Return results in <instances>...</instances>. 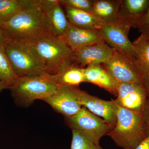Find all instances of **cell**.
<instances>
[{
  "instance_id": "6da1fadb",
  "label": "cell",
  "mask_w": 149,
  "mask_h": 149,
  "mask_svg": "<svg viewBox=\"0 0 149 149\" xmlns=\"http://www.w3.org/2000/svg\"><path fill=\"white\" fill-rule=\"evenodd\" d=\"M21 41L25 42L34 51L45 64L48 74H57L67 64L74 61L73 52L63 37L47 32Z\"/></svg>"
},
{
  "instance_id": "7a4b0ae2",
  "label": "cell",
  "mask_w": 149,
  "mask_h": 149,
  "mask_svg": "<svg viewBox=\"0 0 149 149\" xmlns=\"http://www.w3.org/2000/svg\"><path fill=\"white\" fill-rule=\"evenodd\" d=\"M108 136L123 149L135 148L148 137L142 113L117 104L116 123Z\"/></svg>"
},
{
  "instance_id": "3957f363",
  "label": "cell",
  "mask_w": 149,
  "mask_h": 149,
  "mask_svg": "<svg viewBox=\"0 0 149 149\" xmlns=\"http://www.w3.org/2000/svg\"><path fill=\"white\" fill-rule=\"evenodd\" d=\"M58 87L52 75L45 72L17 77L9 89L16 101L27 106L36 100L52 95Z\"/></svg>"
},
{
  "instance_id": "277c9868",
  "label": "cell",
  "mask_w": 149,
  "mask_h": 149,
  "mask_svg": "<svg viewBox=\"0 0 149 149\" xmlns=\"http://www.w3.org/2000/svg\"><path fill=\"white\" fill-rule=\"evenodd\" d=\"M0 27L12 39L16 40H27L49 32L38 0L34 5L19 12Z\"/></svg>"
},
{
  "instance_id": "5b68a950",
  "label": "cell",
  "mask_w": 149,
  "mask_h": 149,
  "mask_svg": "<svg viewBox=\"0 0 149 149\" xmlns=\"http://www.w3.org/2000/svg\"><path fill=\"white\" fill-rule=\"evenodd\" d=\"M4 50L17 77L47 72L43 62L25 42L12 39Z\"/></svg>"
},
{
  "instance_id": "8992f818",
  "label": "cell",
  "mask_w": 149,
  "mask_h": 149,
  "mask_svg": "<svg viewBox=\"0 0 149 149\" xmlns=\"http://www.w3.org/2000/svg\"><path fill=\"white\" fill-rule=\"evenodd\" d=\"M65 118L67 125L72 130L80 131L97 145H100L101 139L108 136L113 128L108 122L84 107L73 116Z\"/></svg>"
},
{
  "instance_id": "52a82bcc",
  "label": "cell",
  "mask_w": 149,
  "mask_h": 149,
  "mask_svg": "<svg viewBox=\"0 0 149 149\" xmlns=\"http://www.w3.org/2000/svg\"><path fill=\"white\" fill-rule=\"evenodd\" d=\"M116 83L144 84V74L137 59L116 51L107 62L102 65Z\"/></svg>"
},
{
  "instance_id": "ba28073f",
  "label": "cell",
  "mask_w": 149,
  "mask_h": 149,
  "mask_svg": "<svg viewBox=\"0 0 149 149\" xmlns=\"http://www.w3.org/2000/svg\"><path fill=\"white\" fill-rule=\"evenodd\" d=\"M130 27L120 21L104 24L101 31L104 41L118 52L137 59L133 43L128 38Z\"/></svg>"
},
{
  "instance_id": "9c48e42d",
  "label": "cell",
  "mask_w": 149,
  "mask_h": 149,
  "mask_svg": "<svg viewBox=\"0 0 149 149\" xmlns=\"http://www.w3.org/2000/svg\"><path fill=\"white\" fill-rule=\"evenodd\" d=\"M116 85V103L125 109L142 113L148 97L145 85L132 83Z\"/></svg>"
},
{
  "instance_id": "30bf717a",
  "label": "cell",
  "mask_w": 149,
  "mask_h": 149,
  "mask_svg": "<svg viewBox=\"0 0 149 149\" xmlns=\"http://www.w3.org/2000/svg\"><path fill=\"white\" fill-rule=\"evenodd\" d=\"M116 51L104 41L85 46L73 52V59L82 68L93 65H103L113 56Z\"/></svg>"
},
{
  "instance_id": "8fae6325",
  "label": "cell",
  "mask_w": 149,
  "mask_h": 149,
  "mask_svg": "<svg viewBox=\"0 0 149 149\" xmlns=\"http://www.w3.org/2000/svg\"><path fill=\"white\" fill-rule=\"evenodd\" d=\"M78 89V87L60 85L54 94L43 100L65 118L71 117L82 108L77 100Z\"/></svg>"
},
{
  "instance_id": "7c38bea8",
  "label": "cell",
  "mask_w": 149,
  "mask_h": 149,
  "mask_svg": "<svg viewBox=\"0 0 149 149\" xmlns=\"http://www.w3.org/2000/svg\"><path fill=\"white\" fill-rule=\"evenodd\" d=\"M77 99L81 106L88 109L93 114L102 117L112 125L113 128L116 120L117 104L114 100H105L90 95L78 88Z\"/></svg>"
},
{
  "instance_id": "4fadbf2b",
  "label": "cell",
  "mask_w": 149,
  "mask_h": 149,
  "mask_svg": "<svg viewBox=\"0 0 149 149\" xmlns=\"http://www.w3.org/2000/svg\"><path fill=\"white\" fill-rule=\"evenodd\" d=\"M44 13L47 29L53 35L63 37L70 22L58 0H38Z\"/></svg>"
},
{
  "instance_id": "5bb4252c",
  "label": "cell",
  "mask_w": 149,
  "mask_h": 149,
  "mask_svg": "<svg viewBox=\"0 0 149 149\" xmlns=\"http://www.w3.org/2000/svg\"><path fill=\"white\" fill-rule=\"evenodd\" d=\"M149 0H122L118 15V20L130 28H138L145 16Z\"/></svg>"
},
{
  "instance_id": "9a60e30c",
  "label": "cell",
  "mask_w": 149,
  "mask_h": 149,
  "mask_svg": "<svg viewBox=\"0 0 149 149\" xmlns=\"http://www.w3.org/2000/svg\"><path fill=\"white\" fill-rule=\"evenodd\" d=\"M63 37L72 52L85 46L104 41L101 30L82 29L70 23Z\"/></svg>"
},
{
  "instance_id": "2e32d148",
  "label": "cell",
  "mask_w": 149,
  "mask_h": 149,
  "mask_svg": "<svg viewBox=\"0 0 149 149\" xmlns=\"http://www.w3.org/2000/svg\"><path fill=\"white\" fill-rule=\"evenodd\" d=\"M85 82L92 83L116 96V83L102 65H93L83 68Z\"/></svg>"
},
{
  "instance_id": "e0dca14e",
  "label": "cell",
  "mask_w": 149,
  "mask_h": 149,
  "mask_svg": "<svg viewBox=\"0 0 149 149\" xmlns=\"http://www.w3.org/2000/svg\"><path fill=\"white\" fill-rule=\"evenodd\" d=\"M122 0H94L91 14L103 24L118 20Z\"/></svg>"
},
{
  "instance_id": "ac0fdd59",
  "label": "cell",
  "mask_w": 149,
  "mask_h": 149,
  "mask_svg": "<svg viewBox=\"0 0 149 149\" xmlns=\"http://www.w3.org/2000/svg\"><path fill=\"white\" fill-rule=\"evenodd\" d=\"M68 19L70 24L82 29L101 30L103 24L89 13L63 6Z\"/></svg>"
},
{
  "instance_id": "d6986e66",
  "label": "cell",
  "mask_w": 149,
  "mask_h": 149,
  "mask_svg": "<svg viewBox=\"0 0 149 149\" xmlns=\"http://www.w3.org/2000/svg\"><path fill=\"white\" fill-rule=\"evenodd\" d=\"M83 68L72 61L67 64L58 73L52 75L53 77L58 86L78 87L85 82Z\"/></svg>"
},
{
  "instance_id": "ffe728a7",
  "label": "cell",
  "mask_w": 149,
  "mask_h": 149,
  "mask_svg": "<svg viewBox=\"0 0 149 149\" xmlns=\"http://www.w3.org/2000/svg\"><path fill=\"white\" fill-rule=\"evenodd\" d=\"M36 0H0V25L24 9L34 5Z\"/></svg>"
},
{
  "instance_id": "44dd1931",
  "label": "cell",
  "mask_w": 149,
  "mask_h": 149,
  "mask_svg": "<svg viewBox=\"0 0 149 149\" xmlns=\"http://www.w3.org/2000/svg\"><path fill=\"white\" fill-rule=\"evenodd\" d=\"M133 44L137 54V60L144 76L149 74V38L141 33V36Z\"/></svg>"
},
{
  "instance_id": "7402d4cb",
  "label": "cell",
  "mask_w": 149,
  "mask_h": 149,
  "mask_svg": "<svg viewBox=\"0 0 149 149\" xmlns=\"http://www.w3.org/2000/svg\"><path fill=\"white\" fill-rule=\"evenodd\" d=\"M17 78L6 55L4 49L0 47V81L11 84Z\"/></svg>"
},
{
  "instance_id": "603a6c76",
  "label": "cell",
  "mask_w": 149,
  "mask_h": 149,
  "mask_svg": "<svg viewBox=\"0 0 149 149\" xmlns=\"http://www.w3.org/2000/svg\"><path fill=\"white\" fill-rule=\"evenodd\" d=\"M72 139L70 149H104L96 145L80 131L72 130Z\"/></svg>"
},
{
  "instance_id": "cb8c5ba5",
  "label": "cell",
  "mask_w": 149,
  "mask_h": 149,
  "mask_svg": "<svg viewBox=\"0 0 149 149\" xmlns=\"http://www.w3.org/2000/svg\"><path fill=\"white\" fill-rule=\"evenodd\" d=\"M62 6H68L78 10L91 13L94 0H60Z\"/></svg>"
},
{
  "instance_id": "d4e9b609",
  "label": "cell",
  "mask_w": 149,
  "mask_h": 149,
  "mask_svg": "<svg viewBox=\"0 0 149 149\" xmlns=\"http://www.w3.org/2000/svg\"><path fill=\"white\" fill-rule=\"evenodd\" d=\"M137 29L141 33H144L149 29V2L146 13Z\"/></svg>"
},
{
  "instance_id": "484cf974",
  "label": "cell",
  "mask_w": 149,
  "mask_h": 149,
  "mask_svg": "<svg viewBox=\"0 0 149 149\" xmlns=\"http://www.w3.org/2000/svg\"><path fill=\"white\" fill-rule=\"evenodd\" d=\"M12 39L7 32L0 27V47L4 48L10 42Z\"/></svg>"
},
{
  "instance_id": "4316f807",
  "label": "cell",
  "mask_w": 149,
  "mask_h": 149,
  "mask_svg": "<svg viewBox=\"0 0 149 149\" xmlns=\"http://www.w3.org/2000/svg\"><path fill=\"white\" fill-rule=\"evenodd\" d=\"M143 118L145 126H146V130L147 136L149 135V100H147L146 103L144 107L143 110L142 112Z\"/></svg>"
},
{
  "instance_id": "83f0119b",
  "label": "cell",
  "mask_w": 149,
  "mask_h": 149,
  "mask_svg": "<svg viewBox=\"0 0 149 149\" xmlns=\"http://www.w3.org/2000/svg\"><path fill=\"white\" fill-rule=\"evenodd\" d=\"M134 149H149V135Z\"/></svg>"
},
{
  "instance_id": "f1b7e54d",
  "label": "cell",
  "mask_w": 149,
  "mask_h": 149,
  "mask_svg": "<svg viewBox=\"0 0 149 149\" xmlns=\"http://www.w3.org/2000/svg\"><path fill=\"white\" fill-rule=\"evenodd\" d=\"M144 84L148 92V100H149V74L144 75Z\"/></svg>"
},
{
  "instance_id": "f546056e",
  "label": "cell",
  "mask_w": 149,
  "mask_h": 149,
  "mask_svg": "<svg viewBox=\"0 0 149 149\" xmlns=\"http://www.w3.org/2000/svg\"><path fill=\"white\" fill-rule=\"evenodd\" d=\"M10 85V83L0 81V92L4 89H7V88L9 89Z\"/></svg>"
},
{
  "instance_id": "4dcf8cb0",
  "label": "cell",
  "mask_w": 149,
  "mask_h": 149,
  "mask_svg": "<svg viewBox=\"0 0 149 149\" xmlns=\"http://www.w3.org/2000/svg\"><path fill=\"white\" fill-rule=\"evenodd\" d=\"M143 34H145V35H146V36H148V37L149 38V29H148V30H147V31H146V32H144V33H143Z\"/></svg>"
}]
</instances>
